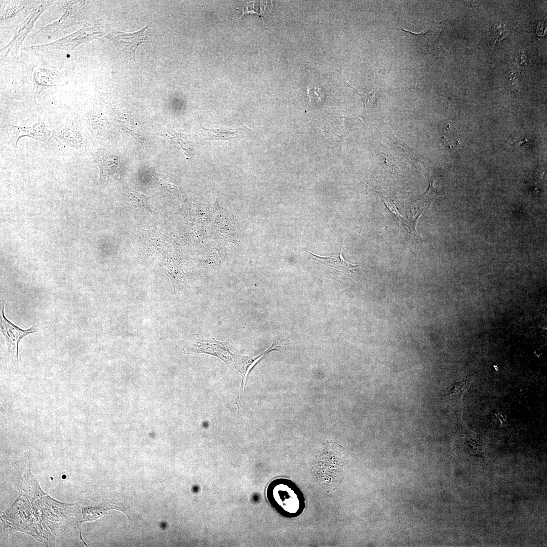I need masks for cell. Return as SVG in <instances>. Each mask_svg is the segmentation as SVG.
I'll use <instances>...</instances> for the list:
<instances>
[{
  "mask_svg": "<svg viewBox=\"0 0 547 547\" xmlns=\"http://www.w3.org/2000/svg\"><path fill=\"white\" fill-rule=\"evenodd\" d=\"M100 34V32L98 30H92V28L84 27L79 31L62 39L58 40L53 43L41 45L39 47H36L41 50L57 49L70 50L83 42H88L93 38L97 37Z\"/></svg>",
  "mask_w": 547,
  "mask_h": 547,
  "instance_id": "cell-9",
  "label": "cell"
},
{
  "mask_svg": "<svg viewBox=\"0 0 547 547\" xmlns=\"http://www.w3.org/2000/svg\"><path fill=\"white\" fill-rule=\"evenodd\" d=\"M347 460L343 448L328 441L317 456L312 472L317 482L327 490H333L341 483L342 468Z\"/></svg>",
  "mask_w": 547,
  "mask_h": 547,
  "instance_id": "cell-2",
  "label": "cell"
},
{
  "mask_svg": "<svg viewBox=\"0 0 547 547\" xmlns=\"http://www.w3.org/2000/svg\"><path fill=\"white\" fill-rule=\"evenodd\" d=\"M11 145L17 147L19 139L27 136L46 143L51 135L52 131L47 128L44 122L38 116L37 122L30 127H20L13 124H6L3 127Z\"/></svg>",
  "mask_w": 547,
  "mask_h": 547,
  "instance_id": "cell-6",
  "label": "cell"
},
{
  "mask_svg": "<svg viewBox=\"0 0 547 547\" xmlns=\"http://www.w3.org/2000/svg\"><path fill=\"white\" fill-rule=\"evenodd\" d=\"M465 381H464L455 383L452 386L449 388L447 392L445 394V396L451 398V399H455V398L459 397V394L462 390Z\"/></svg>",
  "mask_w": 547,
  "mask_h": 547,
  "instance_id": "cell-21",
  "label": "cell"
},
{
  "mask_svg": "<svg viewBox=\"0 0 547 547\" xmlns=\"http://www.w3.org/2000/svg\"><path fill=\"white\" fill-rule=\"evenodd\" d=\"M250 129L243 126L238 128H227L218 127L207 129L201 126L199 135L204 140H231L238 139L248 134Z\"/></svg>",
  "mask_w": 547,
  "mask_h": 547,
  "instance_id": "cell-12",
  "label": "cell"
},
{
  "mask_svg": "<svg viewBox=\"0 0 547 547\" xmlns=\"http://www.w3.org/2000/svg\"><path fill=\"white\" fill-rule=\"evenodd\" d=\"M270 505L282 516L295 518L303 512L305 504L302 492L291 480L278 478L271 481L266 491Z\"/></svg>",
  "mask_w": 547,
  "mask_h": 547,
  "instance_id": "cell-4",
  "label": "cell"
},
{
  "mask_svg": "<svg viewBox=\"0 0 547 547\" xmlns=\"http://www.w3.org/2000/svg\"><path fill=\"white\" fill-rule=\"evenodd\" d=\"M89 133L79 117L68 120L52 131L45 143L47 151L60 158H74L85 154L89 146Z\"/></svg>",
  "mask_w": 547,
  "mask_h": 547,
  "instance_id": "cell-1",
  "label": "cell"
},
{
  "mask_svg": "<svg viewBox=\"0 0 547 547\" xmlns=\"http://www.w3.org/2000/svg\"><path fill=\"white\" fill-rule=\"evenodd\" d=\"M83 1H67L62 5L63 13L61 18L51 24L41 28L40 31H56L80 23V9Z\"/></svg>",
  "mask_w": 547,
  "mask_h": 547,
  "instance_id": "cell-11",
  "label": "cell"
},
{
  "mask_svg": "<svg viewBox=\"0 0 547 547\" xmlns=\"http://www.w3.org/2000/svg\"><path fill=\"white\" fill-rule=\"evenodd\" d=\"M184 350L186 353L205 354L220 359L230 369L240 373L241 386H244L245 379L251 370L250 356L241 355L229 342L220 341L214 338H198Z\"/></svg>",
  "mask_w": 547,
  "mask_h": 547,
  "instance_id": "cell-3",
  "label": "cell"
},
{
  "mask_svg": "<svg viewBox=\"0 0 547 547\" xmlns=\"http://www.w3.org/2000/svg\"><path fill=\"white\" fill-rule=\"evenodd\" d=\"M130 197L132 204L137 208L150 214L155 213L150 207L146 197L142 193L132 190L130 193Z\"/></svg>",
  "mask_w": 547,
  "mask_h": 547,
  "instance_id": "cell-18",
  "label": "cell"
},
{
  "mask_svg": "<svg viewBox=\"0 0 547 547\" xmlns=\"http://www.w3.org/2000/svg\"><path fill=\"white\" fill-rule=\"evenodd\" d=\"M316 259L325 264L330 270L335 273L349 275L353 274L358 266L346 261L342 255V247L338 255L335 256H320L309 251Z\"/></svg>",
  "mask_w": 547,
  "mask_h": 547,
  "instance_id": "cell-13",
  "label": "cell"
},
{
  "mask_svg": "<svg viewBox=\"0 0 547 547\" xmlns=\"http://www.w3.org/2000/svg\"><path fill=\"white\" fill-rule=\"evenodd\" d=\"M99 169V182L104 183L114 178L119 170L121 158L110 149L99 147L92 153Z\"/></svg>",
  "mask_w": 547,
  "mask_h": 547,
  "instance_id": "cell-8",
  "label": "cell"
},
{
  "mask_svg": "<svg viewBox=\"0 0 547 547\" xmlns=\"http://www.w3.org/2000/svg\"><path fill=\"white\" fill-rule=\"evenodd\" d=\"M382 161H381V165L387 171L389 170L391 171H393L395 166L396 165L395 161H394L389 156L384 153H381Z\"/></svg>",
  "mask_w": 547,
  "mask_h": 547,
  "instance_id": "cell-23",
  "label": "cell"
},
{
  "mask_svg": "<svg viewBox=\"0 0 547 547\" xmlns=\"http://www.w3.org/2000/svg\"><path fill=\"white\" fill-rule=\"evenodd\" d=\"M149 24L142 29L133 33H125L119 31L111 32L105 36L109 38L117 50L128 54L135 60V54L138 46L147 42Z\"/></svg>",
  "mask_w": 547,
  "mask_h": 547,
  "instance_id": "cell-7",
  "label": "cell"
},
{
  "mask_svg": "<svg viewBox=\"0 0 547 547\" xmlns=\"http://www.w3.org/2000/svg\"><path fill=\"white\" fill-rule=\"evenodd\" d=\"M154 130L158 135L164 137L170 143L182 151L187 159L192 157L193 142L189 136L157 123L154 125Z\"/></svg>",
  "mask_w": 547,
  "mask_h": 547,
  "instance_id": "cell-10",
  "label": "cell"
},
{
  "mask_svg": "<svg viewBox=\"0 0 547 547\" xmlns=\"http://www.w3.org/2000/svg\"><path fill=\"white\" fill-rule=\"evenodd\" d=\"M508 33L507 30L505 25L500 23L495 25L494 27L493 36L497 41H500L504 38Z\"/></svg>",
  "mask_w": 547,
  "mask_h": 547,
  "instance_id": "cell-22",
  "label": "cell"
},
{
  "mask_svg": "<svg viewBox=\"0 0 547 547\" xmlns=\"http://www.w3.org/2000/svg\"><path fill=\"white\" fill-rule=\"evenodd\" d=\"M242 10L243 11V13H242V15L241 16V17L239 18L240 19H241L242 18V17L244 15L246 14H248V13H254V14H258V15H260L259 13L258 12H255L253 10H251V9L248 10V7L246 8V10H244V9L242 8Z\"/></svg>",
  "mask_w": 547,
  "mask_h": 547,
  "instance_id": "cell-24",
  "label": "cell"
},
{
  "mask_svg": "<svg viewBox=\"0 0 547 547\" xmlns=\"http://www.w3.org/2000/svg\"><path fill=\"white\" fill-rule=\"evenodd\" d=\"M307 94L312 104L320 103L324 96L323 91L317 84H310L307 86Z\"/></svg>",
  "mask_w": 547,
  "mask_h": 547,
  "instance_id": "cell-19",
  "label": "cell"
},
{
  "mask_svg": "<svg viewBox=\"0 0 547 547\" xmlns=\"http://www.w3.org/2000/svg\"><path fill=\"white\" fill-rule=\"evenodd\" d=\"M400 29L410 35L418 47L429 53L437 43L441 31L439 28H429L425 32L416 33L404 29Z\"/></svg>",
  "mask_w": 547,
  "mask_h": 547,
  "instance_id": "cell-15",
  "label": "cell"
},
{
  "mask_svg": "<svg viewBox=\"0 0 547 547\" xmlns=\"http://www.w3.org/2000/svg\"><path fill=\"white\" fill-rule=\"evenodd\" d=\"M376 89H374L369 91H365L361 93L358 92V94L361 97L364 103V110L363 111V113H365L366 111L370 110L371 108L375 99Z\"/></svg>",
  "mask_w": 547,
  "mask_h": 547,
  "instance_id": "cell-20",
  "label": "cell"
},
{
  "mask_svg": "<svg viewBox=\"0 0 547 547\" xmlns=\"http://www.w3.org/2000/svg\"><path fill=\"white\" fill-rule=\"evenodd\" d=\"M48 7L49 6L47 4L37 7V9L16 28L13 39L7 47L8 48L7 54L11 50L16 51L17 50L19 46L21 44V42L32 28L37 18L44 11H45V10L48 9Z\"/></svg>",
  "mask_w": 547,
  "mask_h": 547,
  "instance_id": "cell-14",
  "label": "cell"
},
{
  "mask_svg": "<svg viewBox=\"0 0 547 547\" xmlns=\"http://www.w3.org/2000/svg\"><path fill=\"white\" fill-rule=\"evenodd\" d=\"M5 305L0 320V330L6 340L7 356L17 365L19 363L18 347L22 339L28 334L35 333L37 329L33 326L28 329H22L12 323L5 316Z\"/></svg>",
  "mask_w": 547,
  "mask_h": 547,
  "instance_id": "cell-5",
  "label": "cell"
},
{
  "mask_svg": "<svg viewBox=\"0 0 547 547\" xmlns=\"http://www.w3.org/2000/svg\"><path fill=\"white\" fill-rule=\"evenodd\" d=\"M389 137L398 153L403 157L418 161H420V159H422L423 156L416 149L401 141L393 134H390Z\"/></svg>",
  "mask_w": 547,
  "mask_h": 547,
  "instance_id": "cell-16",
  "label": "cell"
},
{
  "mask_svg": "<svg viewBox=\"0 0 547 547\" xmlns=\"http://www.w3.org/2000/svg\"><path fill=\"white\" fill-rule=\"evenodd\" d=\"M429 185L428 187L423 194L419 197L415 202H418L426 205L427 207H429L432 203L435 201V199L440 196H443L444 194L440 192L434 186V183L436 180V179H433L428 175Z\"/></svg>",
  "mask_w": 547,
  "mask_h": 547,
  "instance_id": "cell-17",
  "label": "cell"
}]
</instances>
